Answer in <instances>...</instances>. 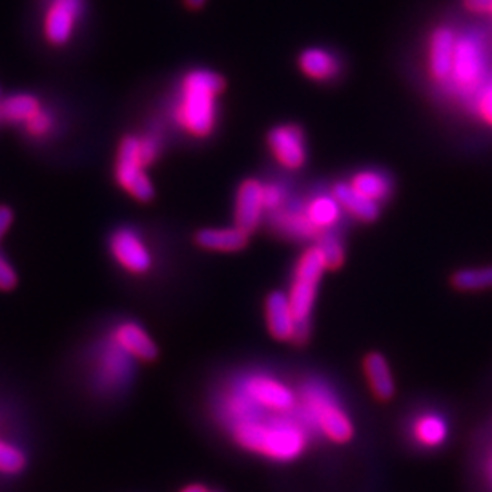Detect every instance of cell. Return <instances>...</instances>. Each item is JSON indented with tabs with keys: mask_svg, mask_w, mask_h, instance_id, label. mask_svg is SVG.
Wrapping results in <instances>:
<instances>
[{
	"mask_svg": "<svg viewBox=\"0 0 492 492\" xmlns=\"http://www.w3.org/2000/svg\"><path fill=\"white\" fill-rule=\"evenodd\" d=\"M348 183L354 190H357L361 196L377 205H383L392 196L394 190L390 177L377 170H361L356 176H352Z\"/></svg>",
	"mask_w": 492,
	"mask_h": 492,
	"instance_id": "obj_23",
	"label": "cell"
},
{
	"mask_svg": "<svg viewBox=\"0 0 492 492\" xmlns=\"http://www.w3.org/2000/svg\"><path fill=\"white\" fill-rule=\"evenodd\" d=\"M226 430L243 450L277 463H290L306 450L312 427L301 408L292 414H274L257 407L248 417L228 425Z\"/></svg>",
	"mask_w": 492,
	"mask_h": 492,
	"instance_id": "obj_1",
	"label": "cell"
},
{
	"mask_svg": "<svg viewBox=\"0 0 492 492\" xmlns=\"http://www.w3.org/2000/svg\"><path fill=\"white\" fill-rule=\"evenodd\" d=\"M328 266L319 248L314 245L301 254L292 272V281H290L286 296L290 299L292 310L301 328L306 334H310V319H312V310L317 297V288Z\"/></svg>",
	"mask_w": 492,
	"mask_h": 492,
	"instance_id": "obj_5",
	"label": "cell"
},
{
	"mask_svg": "<svg viewBox=\"0 0 492 492\" xmlns=\"http://www.w3.org/2000/svg\"><path fill=\"white\" fill-rule=\"evenodd\" d=\"M483 470H485V477H487V481H488V483H490V487H492V445L487 448L485 461H483Z\"/></svg>",
	"mask_w": 492,
	"mask_h": 492,
	"instance_id": "obj_34",
	"label": "cell"
},
{
	"mask_svg": "<svg viewBox=\"0 0 492 492\" xmlns=\"http://www.w3.org/2000/svg\"><path fill=\"white\" fill-rule=\"evenodd\" d=\"M0 103H3V99H0Z\"/></svg>",
	"mask_w": 492,
	"mask_h": 492,
	"instance_id": "obj_37",
	"label": "cell"
},
{
	"mask_svg": "<svg viewBox=\"0 0 492 492\" xmlns=\"http://www.w3.org/2000/svg\"><path fill=\"white\" fill-rule=\"evenodd\" d=\"M110 337L136 361H154L157 357V345L150 334L136 321L117 323Z\"/></svg>",
	"mask_w": 492,
	"mask_h": 492,
	"instance_id": "obj_15",
	"label": "cell"
},
{
	"mask_svg": "<svg viewBox=\"0 0 492 492\" xmlns=\"http://www.w3.org/2000/svg\"><path fill=\"white\" fill-rule=\"evenodd\" d=\"M85 0H52L45 15V35L55 46L66 45L83 15Z\"/></svg>",
	"mask_w": 492,
	"mask_h": 492,
	"instance_id": "obj_10",
	"label": "cell"
},
{
	"mask_svg": "<svg viewBox=\"0 0 492 492\" xmlns=\"http://www.w3.org/2000/svg\"><path fill=\"white\" fill-rule=\"evenodd\" d=\"M452 286L459 292H479L492 288V265L461 268L452 274Z\"/></svg>",
	"mask_w": 492,
	"mask_h": 492,
	"instance_id": "obj_25",
	"label": "cell"
},
{
	"mask_svg": "<svg viewBox=\"0 0 492 492\" xmlns=\"http://www.w3.org/2000/svg\"><path fill=\"white\" fill-rule=\"evenodd\" d=\"M476 112L483 123L492 126V85H488L477 97Z\"/></svg>",
	"mask_w": 492,
	"mask_h": 492,
	"instance_id": "obj_31",
	"label": "cell"
},
{
	"mask_svg": "<svg viewBox=\"0 0 492 492\" xmlns=\"http://www.w3.org/2000/svg\"><path fill=\"white\" fill-rule=\"evenodd\" d=\"M265 203H266V210L268 214L279 210L285 203H286V192L283 186L279 185H265Z\"/></svg>",
	"mask_w": 492,
	"mask_h": 492,
	"instance_id": "obj_29",
	"label": "cell"
},
{
	"mask_svg": "<svg viewBox=\"0 0 492 492\" xmlns=\"http://www.w3.org/2000/svg\"><path fill=\"white\" fill-rule=\"evenodd\" d=\"M314 245L319 248V252H321V256H323L328 270H334V268H337L343 263V259H345V248H343L341 236L336 230L321 232L316 237V243Z\"/></svg>",
	"mask_w": 492,
	"mask_h": 492,
	"instance_id": "obj_26",
	"label": "cell"
},
{
	"mask_svg": "<svg viewBox=\"0 0 492 492\" xmlns=\"http://www.w3.org/2000/svg\"><path fill=\"white\" fill-rule=\"evenodd\" d=\"M179 492H210V490L201 483H192V485H186L185 488H181Z\"/></svg>",
	"mask_w": 492,
	"mask_h": 492,
	"instance_id": "obj_35",
	"label": "cell"
},
{
	"mask_svg": "<svg viewBox=\"0 0 492 492\" xmlns=\"http://www.w3.org/2000/svg\"><path fill=\"white\" fill-rule=\"evenodd\" d=\"M305 214L312 226L321 234L326 230H334L341 221L343 208L334 197V194H317L310 201L305 203Z\"/></svg>",
	"mask_w": 492,
	"mask_h": 492,
	"instance_id": "obj_21",
	"label": "cell"
},
{
	"mask_svg": "<svg viewBox=\"0 0 492 492\" xmlns=\"http://www.w3.org/2000/svg\"><path fill=\"white\" fill-rule=\"evenodd\" d=\"M463 8L476 15H492V0H463Z\"/></svg>",
	"mask_w": 492,
	"mask_h": 492,
	"instance_id": "obj_32",
	"label": "cell"
},
{
	"mask_svg": "<svg viewBox=\"0 0 492 492\" xmlns=\"http://www.w3.org/2000/svg\"><path fill=\"white\" fill-rule=\"evenodd\" d=\"M25 465H26L25 452L14 443L0 439V472L17 474L25 468Z\"/></svg>",
	"mask_w": 492,
	"mask_h": 492,
	"instance_id": "obj_27",
	"label": "cell"
},
{
	"mask_svg": "<svg viewBox=\"0 0 492 492\" xmlns=\"http://www.w3.org/2000/svg\"><path fill=\"white\" fill-rule=\"evenodd\" d=\"M268 146L274 159L286 170H299L306 161L305 134L296 125H281L270 130Z\"/></svg>",
	"mask_w": 492,
	"mask_h": 492,
	"instance_id": "obj_11",
	"label": "cell"
},
{
	"mask_svg": "<svg viewBox=\"0 0 492 492\" xmlns=\"http://www.w3.org/2000/svg\"><path fill=\"white\" fill-rule=\"evenodd\" d=\"M159 150L161 145L154 136H126L119 145L115 157V181L139 203H148L156 196V188L146 168L154 165Z\"/></svg>",
	"mask_w": 492,
	"mask_h": 492,
	"instance_id": "obj_4",
	"label": "cell"
},
{
	"mask_svg": "<svg viewBox=\"0 0 492 492\" xmlns=\"http://www.w3.org/2000/svg\"><path fill=\"white\" fill-rule=\"evenodd\" d=\"M457 37L450 28L441 26L434 30L428 43V72L436 83H447L450 79Z\"/></svg>",
	"mask_w": 492,
	"mask_h": 492,
	"instance_id": "obj_14",
	"label": "cell"
},
{
	"mask_svg": "<svg viewBox=\"0 0 492 492\" xmlns=\"http://www.w3.org/2000/svg\"><path fill=\"white\" fill-rule=\"evenodd\" d=\"M17 279H19V277H17L15 268H14L12 263L5 257V254L0 252V290L8 292V290L15 288Z\"/></svg>",
	"mask_w": 492,
	"mask_h": 492,
	"instance_id": "obj_30",
	"label": "cell"
},
{
	"mask_svg": "<svg viewBox=\"0 0 492 492\" xmlns=\"http://www.w3.org/2000/svg\"><path fill=\"white\" fill-rule=\"evenodd\" d=\"M485 72V59L479 45L472 37H457L450 79L461 92H474Z\"/></svg>",
	"mask_w": 492,
	"mask_h": 492,
	"instance_id": "obj_9",
	"label": "cell"
},
{
	"mask_svg": "<svg viewBox=\"0 0 492 492\" xmlns=\"http://www.w3.org/2000/svg\"><path fill=\"white\" fill-rule=\"evenodd\" d=\"M334 197L337 199V203L341 205L343 212H346L348 216L365 221V223H372L377 219L381 205L366 199L365 196H361L357 190H354L350 186V183H337L332 188Z\"/></svg>",
	"mask_w": 492,
	"mask_h": 492,
	"instance_id": "obj_20",
	"label": "cell"
},
{
	"mask_svg": "<svg viewBox=\"0 0 492 492\" xmlns=\"http://www.w3.org/2000/svg\"><path fill=\"white\" fill-rule=\"evenodd\" d=\"M270 217L276 232L288 239H316L319 236L305 214V205L286 201L279 210L272 212Z\"/></svg>",
	"mask_w": 492,
	"mask_h": 492,
	"instance_id": "obj_17",
	"label": "cell"
},
{
	"mask_svg": "<svg viewBox=\"0 0 492 492\" xmlns=\"http://www.w3.org/2000/svg\"><path fill=\"white\" fill-rule=\"evenodd\" d=\"M265 319L266 328L272 337L277 341L305 343L308 334L301 328L286 292H272L265 303Z\"/></svg>",
	"mask_w": 492,
	"mask_h": 492,
	"instance_id": "obj_8",
	"label": "cell"
},
{
	"mask_svg": "<svg viewBox=\"0 0 492 492\" xmlns=\"http://www.w3.org/2000/svg\"><path fill=\"white\" fill-rule=\"evenodd\" d=\"M363 370L372 394L379 401H388L396 394V381L387 357L379 352H370L363 361Z\"/></svg>",
	"mask_w": 492,
	"mask_h": 492,
	"instance_id": "obj_19",
	"label": "cell"
},
{
	"mask_svg": "<svg viewBox=\"0 0 492 492\" xmlns=\"http://www.w3.org/2000/svg\"><path fill=\"white\" fill-rule=\"evenodd\" d=\"M110 254L115 263L132 276H145L154 265L150 246L143 236L130 226H123L112 234Z\"/></svg>",
	"mask_w": 492,
	"mask_h": 492,
	"instance_id": "obj_7",
	"label": "cell"
},
{
	"mask_svg": "<svg viewBox=\"0 0 492 492\" xmlns=\"http://www.w3.org/2000/svg\"><path fill=\"white\" fill-rule=\"evenodd\" d=\"M301 72L314 81H330L339 74V61L323 48H308L299 55Z\"/></svg>",
	"mask_w": 492,
	"mask_h": 492,
	"instance_id": "obj_22",
	"label": "cell"
},
{
	"mask_svg": "<svg viewBox=\"0 0 492 492\" xmlns=\"http://www.w3.org/2000/svg\"><path fill=\"white\" fill-rule=\"evenodd\" d=\"M225 81L210 70H194L181 83L176 119L194 137H208L216 128L217 97Z\"/></svg>",
	"mask_w": 492,
	"mask_h": 492,
	"instance_id": "obj_2",
	"label": "cell"
},
{
	"mask_svg": "<svg viewBox=\"0 0 492 492\" xmlns=\"http://www.w3.org/2000/svg\"><path fill=\"white\" fill-rule=\"evenodd\" d=\"M248 232L241 230L239 226L228 228H205L197 232L196 243L208 252H221V254H234L241 252L248 245Z\"/></svg>",
	"mask_w": 492,
	"mask_h": 492,
	"instance_id": "obj_18",
	"label": "cell"
},
{
	"mask_svg": "<svg viewBox=\"0 0 492 492\" xmlns=\"http://www.w3.org/2000/svg\"><path fill=\"white\" fill-rule=\"evenodd\" d=\"M25 126H26V130H28L30 136H34V137H45L54 128V117L46 110L41 108Z\"/></svg>",
	"mask_w": 492,
	"mask_h": 492,
	"instance_id": "obj_28",
	"label": "cell"
},
{
	"mask_svg": "<svg viewBox=\"0 0 492 492\" xmlns=\"http://www.w3.org/2000/svg\"><path fill=\"white\" fill-rule=\"evenodd\" d=\"M268 214L265 203V183L257 179H246L241 183L236 206H234V223L241 230L252 234Z\"/></svg>",
	"mask_w": 492,
	"mask_h": 492,
	"instance_id": "obj_12",
	"label": "cell"
},
{
	"mask_svg": "<svg viewBox=\"0 0 492 492\" xmlns=\"http://www.w3.org/2000/svg\"><path fill=\"white\" fill-rule=\"evenodd\" d=\"M12 223H14V212H12V208L0 205V241L5 239V236L12 228Z\"/></svg>",
	"mask_w": 492,
	"mask_h": 492,
	"instance_id": "obj_33",
	"label": "cell"
},
{
	"mask_svg": "<svg viewBox=\"0 0 492 492\" xmlns=\"http://www.w3.org/2000/svg\"><path fill=\"white\" fill-rule=\"evenodd\" d=\"M299 408L312 430L336 445L354 437V423L334 390L323 379H306L297 387Z\"/></svg>",
	"mask_w": 492,
	"mask_h": 492,
	"instance_id": "obj_3",
	"label": "cell"
},
{
	"mask_svg": "<svg viewBox=\"0 0 492 492\" xmlns=\"http://www.w3.org/2000/svg\"><path fill=\"white\" fill-rule=\"evenodd\" d=\"M134 357L128 356L115 341H110L101 348L97 356V381L106 390H119L130 379Z\"/></svg>",
	"mask_w": 492,
	"mask_h": 492,
	"instance_id": "obj_13",
	"label": "cell"
},
{
	"mask_svg": "<svg viewBox=\"0 0 492 492\" xmlns=\"http://www.w3.org/2000/svg\"><path fill=\"white\" fill-rule=\"evenodd\" d=\"M236 383L256 405L268 412L292 414L299 410L297 388H292L288 383L270 372L254 370L243 374L239 379H236Z\"/></svg>",
	"mask_w": 492,
	"mask_h": 492,
	"instance_id": "obj_6",
	"label": "cell"
},
{
	"mask_svg": "<svg viewBox=\"0 0 492 492\" xmlns=\"http://www.w3.org/2000/svg\"><path fill=\"white\" fill-rule=\"evenodd\" d=\"M39 110L41 103L35 95L14 94L0 103V119L14 125H26Z\"/></svg>",
	"mask_w": 492,
	"mask_h": 492,
	"instance_id": "obj_24",
	"label": "cell"
},
{
	"mask_svg": "<svg viewBox=\"0 0 492 492\" xmlns=\"http://www.w3.org/2000/svg\"><path fill=\"white\" fill-rule=\"evenodd\" d=\"M448 421L441 412L425 410L419 412L410 423V436L417 447L434 450L445 445L448 439Z\"/></svg>",
	"mask_w": 492,
	"mask_h": 492,
	"instance_id": "obj_16",
	"label": "cell"
},
{
	"mask_svg": "<svg viewBox=\"0 0 492 492\" xmlns=\"http://www.w3.org/2000/svg\"><path fill=\"white\" fill-rule=\"evenodd\" d=\"M206 0H185V5L190 8V10H199L205 6Z\"/></svg>",
	"mask_w": 492,
	"mask_h": 492,
	"instance_id": "obj_36",
	"label": "cell"
}]
</instances>
